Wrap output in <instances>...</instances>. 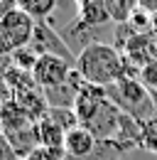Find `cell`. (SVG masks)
I'll list each match as a JSON object with an SVG mask.
<instances>
[{
	"instance_id": "1",
	"label": "cell",
	"mask_w": 157,
	"mask_h": 160,
	"mask_svg": "<svg viewBox=\"0 0 157 160\" xmlns=\"http://www.w3.org/2000/svg\"><path fill=\"white\" fill-rule=\"evenodd\" d=\"M76 72L86 84L108 89L125 77V59L113 44H91L76 57Z\"/></svg>"
},
{
	"instance_id": "2",
	"label": "cell",
	"mask_w": 157,
	"mask_h": 160,
	"mask_svg": "<svg viewBox=\"0 0 157 160\" xmlns=\"http://www.w3.org/2000/svg\"><path fill=\"white\" fill-rule=\"evenodd\" d=\"M106 94H108V99L113 101L125 116L140 121V123H145V121H150V118L157 116L155 96H152V91H150L140 79L123 77L118 84L108 86Z\"/></svg>"
},
{
	"instance_id": "5",
	"label": "cell",
	"mask_w": 157,
	"mask_h": 160,
	"mask_svg": "<svg viewBox=\"0 0 157 160\" xmlns=\"http://www.w3.org/2000/svg\"><path fill=\"white\" fill-rule=\"evenodd\" d=\"M120 118H123V111L111 99H106L81 126L86 131H91L96 140H113L120 128Z\"/></svg>"
},
{
	"instance_id": "8",
	"label": "cell",
	"mask_w": 157,
	"mask_h": 160,
	"mask_svg": "<svg viewBox=\"0 0 157 160\" xmlns=\"http://www.w3.org/2000/svg\"><path fill=\"white\" fill-rule=\"evenodd\" d=\"M96 145H98V140L93 138V133L86 131L83 126H78V128L66 133V138H64V153H66V158L83 160L96 150Z\"/></svg>"
},
{
	"instance_id": "14",
	"label": "cell",
	"mask_w": 157,
	"mask_h": 160,
	"mask_svg": "<svg viewBox=\"0 0 157 160\" xmlns=\"http://www.w3.org/2000/svg\"><path fill=\"white\" fill-rule=\"evenodd\" d=\"M123 153H125V150H123L120 145H116L113 140H98L96 150L83 160H120ZM66 160H74V158H66Z\"/></svg>"
},
{
	"instance_id": "6",
	"label": "cell",
	"mask_w": 157,
	"mask_h": 160,
	"mask_svg": "<svg viewBox=\"0 0 157 160\" xmlns=\"http://www.w3.org/2000/svg\"><path fill=\"white\" fill-rule=\"evenodd\" d=\"M74 69L76 67L69 64V62L59 59V57H52V54H44V57L37 59L35 69H32V79L37 81V86L44 91V89H54L59 84H64L74 74Z\"/></svg>"
},
{
	"instance_id": "12",
	"label": "cell",
	"mask_w": 157,
	"mask_h": 160,
	"mask_svg": "<svg viewBox=\"0 0 157 160\" xmlns=\"http://www.w3.org/2000/svg\"><path fill=\"white\" fill-rule=\"evenodd\" d=\"M106 10L111 15V22H118V25H128L133 12L137 10V2H130V0H106Z\"/></svg>"
},
{
	"instance_id": "9",
	"label": "cell",
	"mask_w": 157,
	"mask_h": 160,
	"mask_svg": "<svg viewBox=\"0 0 157 160\" xmlns=\"http://www.w3.org/2000/svg\"><path fill=\"white\" fill-rule=\"evenodd\" d=\"M74 18H76V22H81L88 30H101L103 25L111 22V15L106 10V2H101V0H83V2H78Z\"/></svg>"
},
{
	"instance_id": "17",
	"label": "cell",
	"mask_w": 157,
	"mask_h": 160,
	"mask_svg": "<svg viewBox=\"0 0 157 160\" xmlns=\"http://www.w3.org/2000/svg\"><path fill=\"white\" fill-rule=\"evenodd\" d=\"M140 81H142L152 94H157V59L152 62V64H147V67L140 72Z\"/></svg>"
},
{
	"instance_id": "19",
	"label": "cell",
	"mask_w": 157,
	"mask_h": 160,
	"mask_svg": "<svg viewBox=\"0 0 157 160\" xmlns=\"http://www.w3.org/2000/svg\"><path fill=\"white\" fill-rule=\"evenodd\" d=\"M152 35H155V44H157V30H155V32H152Z\"/></svg>"
},
{
	"instance_id": "7",
	"label": "cell",
	"mask_w": 157,
	"mask_h": 160,
	"mask_svg": "<svg viewBox=\"0 0 157 160\" xmlns=\"http://www.w3.org/2000/svg\"><path fill=\"white\" fill-rule=\"evenodd\" d=\"M81 86H83V79L78 77V72L74 69V74L64 81V84H59L54 89H44L47 106H49V108H74Z\"/></svg>"
},
{
	"instance_id": "13",
	"label": "cell",
	"mask_w": 157,
	"mask_h": 160,
	"mask_svg": "<svg viewBox=\"0 0 157 160\" xmlns=\"http://www.w3.org/2000/svg\"><path fill=\"white\" fill-rule=\"evenodd\" d=\"M47 118L52 121V123H57L64 133H69V131H74V128L81 126V121H78L74 108H49L47 111Z\"/></svg>"
},
{
	"instance_id": "3",
	"label": "cell",
	"mask_w": 157,
	"mask_h": 160,
	"mask_svg": "<svg viewBox=\"0 0 157 160\" xmlns=\"http://www.w3.org/2000/svg\"><path fill=\"white\" fill-rule=\"evenodd\" d=\"M35 32V20L27 18L20 8L10 10L0 20V57H7L22 47H30Z\"/></svg>"
},
{
	"instance_id": "15",
	"label": "cell",
	"mask_w": 157,
	"mask_h": 160,
	"mask_svg": "<svg viewBox=\"0 0 157 160\" xmlns=\"http://www.w3.org/2000/svg\"><path fill=\"white\" fill-rule=\"evenodd\" d=\"M142 148L157 155V116L142 123Z\"/></svg>"
},
{
	"instance_id": "4",
	"label": "cell",
	"mask_w": 157,
	"mask_h": 160,
	"mask_svg": "<svg viewBox=\"0 0 157 160\" xmlns=\"http://www.w3.org/2000/svg\"><path fill=\"white\" fill-rule=\"evenodd\" d=\"M30 49L37 57L52 54V57H59V59H64V62H69V64L76 67V54L69 49V44L64 42V37L59 35L49 22H35V32H32Z\"/></svg>"
},
{
	"instance_id": "11",
	"label": "cell",
	"mask_w": 157,
	"mask_h": 160,
	"mask_svg": "<svg viewBox=\"0 0 157 160\" xmlns=\"http://www.w3.org/2000/svg\"><path fill=\"white\" fill-rule=\"evenodd\" d=\"M37 133H39V145H47V148H64L66 133L59 128L57 123H52L47 116L37 123Z\"/></svg>"
},
{
	"instance_id": "18",
	"label": "cell",
	"mask_w": 157,
	"mask_h": 160,
	"mask_svg": "<svg viewBox=\"0 0 157 160\" xmlns=\"http://www.w3.org/2000/svg\"><path fill=\"white\" fill-rule=\"evenodd\" d=\"M0 160H20L12 150V145L7 143V138L2 136V131H0Z\"/></svg>"
},
{
	"instance_id": "10",
	"label": "cell",
	"mask_w": 157,
	"mask_h": 160,
	"mask_svg": "<svg viewBox=\"0 0 157 160\" xmlns=\"http://www.w3.org/2000/svg\"><path fill=\"white\" fill-rule=\"evenodd\" d=\"M17 8L27 18H32L35 22H49L52 12L57 10L59 5L54 0H22V2H17Z\"/></svg>"
},
{
	"instance_id": "16",
	"label": "cell",
	"mask_w": 157,
	"mask_h": 160,
	"mask_svg": "<svg viewBox=\"0 0 157 160\" xmlns=\"http://www.w3.org/2000/svg\"><path fill=\"white\" fill-rule=\"evenodd\" d=\"M25 160H66L64 148H47V145H37Z\"/></svg>"
}]
</instances>
